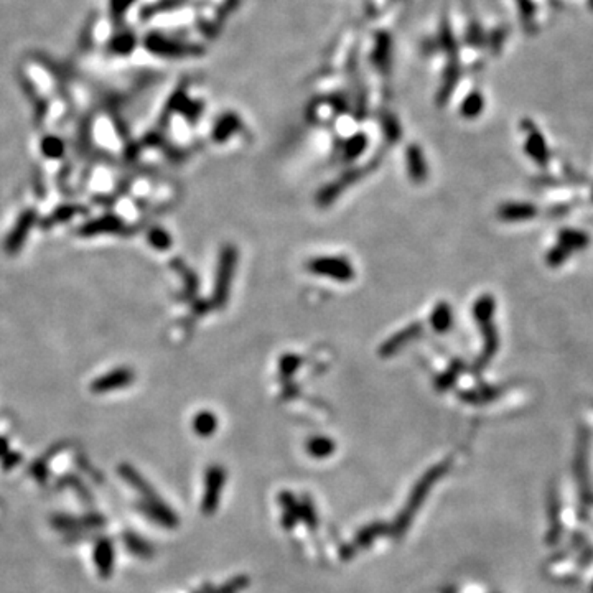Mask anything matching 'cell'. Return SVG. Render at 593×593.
Returning a JSON list of instances; mask_svg holds the SVG:
<instances>
[{
  "label": "cell",
  "mask_w": 593,
  "mask_h": 593,
  "mask_svg": "<svg viewBox=\"0 0 593 593\" xmlns=\"http://www.w3.org/2000/svg\"><path fill=\"white\" fill-rule=\"evenodd\" d=\"M446 468H449V463H442V465L433 466V468L427 471V473L424 475V478H422L420 482L416 484L414 491H412L411 498H409V501H407V506L404 508L402 515L399 516L398 523H396V526H394L396 534H402L404 531H406L407 526L411 524L412 517H414V515L417 513V509L420 508V504L424 503L425 496L429 495L432 484L437 483L438 479L442 478V475H445Z\"/></svg>",
  "instance_id": "cell-1"
},
{
  "label": "cell",
  "mask_w": 593,
  "mask_h": 593,
  "mask_svg": "<svg viewBox=\"0 0 593 593\" xmlns=\"http://www.w3.org/2000/svg\"><path fill=\"white\" fill-rule=\"evenodd\" d=\"M308 270L312 274L323 275L336 282H349L354 277V267L346 257L341 256H321L308 261Z\"/></svg>",
  "instance_id": "cell-2"
},
{
  "label": "cell",
  "mask_w": 593,
  "mask_h": 593,
  "mask_svg": "<svg viewBox=\"0 0 593 593\" xmlns=\"http://www.w3.org/2000/svg\"><path fill=\"white\" fill-rule=\"evenodd\" d=\"M237 261V252L233 246H226L221 250L218 270H216V283H215V300L216 303H226L229 289H231L233 275H235Z\"/></svg>",
  "instance_id": "cell-3"
},
{
  "label": "cell",
  "mask_w": 593,
  "mask_h": 593,
  "mask_svg": "<svg viewBox=\"0 0 593 593\" xmlns=\"http://www.w3.org/2000/svg\"><path fill=\"white\" fill-rule=\"evenodd\" d=\"M358 50V39L354 36V33L345 32L341 39L336 40V43L333 45L332 52L328 55L327 66H338V68H345L348 66L349 60L354 55V52Z\"/></svg>",
  "instance_id": "cell-4"
},
{
  "label": "cell",
  "mask_w": 593,
  "mask_h": 593,
  "mask_svg": "<svg viewBox=\"0 0 593 593\" xmlns=\"http://www.w3.org/2000/svg\"><path fill=\"white\" fill-rule=\"evenodd\" d=\"M224 479H226V475H224L223 468H219V466H211V468L208 470L206 491H204L203 498V511L206 513V515H211L216 506H218L219 493L224 484Z\"/></svg>",
  "instance_id": "cell-5"
},
{
  "label": "cell",
  "mask_w": 593,
  "mask_h": 593,
  "mask_svg": "<svg viewBox=\"0 0 593 593\" xmlns=\"http://www.w3.org/2000/svg\"><path fill=\"white\" fill-rule=\"evenodd\" d=\"M140 509L145 513V515L152 517L153 521L166 526V528H175L178 523L173 513L170 511V509L166 508L160 499L157 501L155 496H153V498H145V501H142Z\"/></svg>",
  "instance_id": "cell-6"
},
{
  "label": "cell",
  "mask_w": 593,
  "mask_h": 593,
  "mask_svg": "<svg viewBox=\"0 0 593 593\" xmlns=\"http://www.w3.org/2000/svg\"><path fill=\"white\" fill-rule=\"evenodd\" d=\"M420 333V325H411V327L404 328L402 332L396 333V335H392L389 340L384 343V346L381 348V354L384 356H391V354H394L396 352H399L402 346H406L409 341L414 340V338Z\"/></svg>",
  "instance_id": "cell-7"
},
{
  "label": "cell",
  "mask_w": 593,
  "mask_h": 593,
  "mask_svg": "<svg viewBox=\"0 0 593 593\" xmlns=\"http://www.w3.org/2000/svg\"><path fill=\"white\" fill-rule=\"evenodd\" d=\"M94 562L103 577H109L114 567V549L109 541L98 542L94 549Z\"/></svg>",
  "instance_id": "cell-8"
},
{
  "label": "cell",
  "mask_w": 593,
  "mask_h": 593,
  "mask_svg": "<svg viewBox=\"0 0 593 593\" xmlns=\"http://www.w3.org/2000/svg\"><path fill=\"white\" fill-rule=\"evenodd\" d=\"M407 169L414 182H424L427 178V165H425L424 153L417 145H411L406 152Z\"/></svg>",
  "instance_id": "cell-9"
},
{
  "label": "cell",
  "mask_w": 593,
  "mask_h": 593,
  "mask_svg": "<svg viewBox=\"0 0 593 593\" xmlns=\"http://www.w3.org/2000/svg\"><path fill=\"white\" fill-rule=\"evenodd\" d=\"M529 122V120H528ZM529 137L528 140H526V152L531 155L534 160L537 162V164L544 165L547 162V157H549V153H547V147H546V142L542 139V136L539 133L536 129H534V125L529 122Z\"/></svg>",
  "instance_id": "cell-10"
},
{
  "label": "cell",
  "mask_w": 593,
  "mask_h": 593,
  "mask_svg": "<svg viewBox=\"0 0 593 593\" xmlns=\"http://www.w3.org/2000/svg\"><path fill=\"white\" fill-rule=\"evenodd\" d=\"M536 208L532 204L526 203H509L501 206L499 216L503 219L508 221H516V219H529L536 215Z\"/></svg>",
  "instance_id": "cell-11"
},
{
  "label": "cell",
  "mask_w": 593,
  "mask_h": 593,
  "mask_svg": "<svg viewBox=\"0 0 593 593\" xmlns=\"http://www.w3.org/2000/svg\"><path fill=\"white\" fill-rule=\"evenodd\" d=\"M452 308H450V305H446L445 302H440L437 305L435 308H433L432 315H430V325H432L433 330L438 333H445L446 330L452 327Z\"/></svg>",
  "instance_id": "cell-12"
},
{
  "label": "cell",
  "mask_w": 593,
  "mask_h": 593,
  "mask_svg": "<svg viewBox=\"0 0 593 593\" xmlns=\"http://www.w3.org/2000/svg\"><path fill=\"white\" fill-rule=\"evenodd\" d=\"M239 125H241V120L239 118H236L235 114L221 116L218 122L215 124V129H213V136H215V139L218 142L228 140L229 137L239 129Z\"/></svg>",
  "instance_id": "cell-13"
},
{
  "label": "cell",
  "mask_w": 593,
  "mask_h": 593,
  "mask_svg": "<svg viewBox=\"0 0 593 593\" xmlns=\"http://www.w3.org/2000/svg\"><path fill=\"white\" fill-rule=\"evenodd\" d=\"M218 429V419L210 411L198 412L193 417V430L200 437H210Z\"/></svg>",
  "instance_id": "cell-14"
},
{
  "label": "cell",
  "mask_w": 593,
  "mask_h": 593,
  "mask_svg": "<svg viewBox=\"0 0 593 593\" xmlns=\"http://www.w3.org/2000/svg\"><path fill=\"white\" fill-rule=\"evenodd\" d=\"M132 379V373L131 371H114V373L104 376V378L96 384V389L98 391H109V389H116V387H122L125 384H129V381Z\"/></svg>",
  "instance_id": "cell-15"
},
{
  "label": "cell",
  "mask_w": 593,
  "mask_h": 593,
  "mask_svg": "<svg viewBox=\"0 0 593 593\" xmlns=\"http://www.w3.org/2000/svg\"><path fill=\"white\" fill-rule=\"evenodd\" d=\"M307 450L312 457L315 458H327L328 455L335 452V444L327 437H313L308 440Z\"/></svg>",
  "instance_id": "cell-16"
},
{
  "label": "cell",
  "mask_w": 593,
  "mask_h": 593,
  "mask_svg": "<svg viewBox=\"0 0 593 593\" xmlns=\"http://www.w3.org/2000/svg\"><path fill=\"white\" fill-rule=\"evenodd\" d=\"M493 312H495V299H493L491 295H483L482 299H478V302H476L473 307L475 319L482 325L491 323Z\"/></svg>",
  "instance_id": "cell-17"
},
{
  "label": "cell",
  "mask_w": 593,
  "mask_h": 593,
  "mask_svg": "<svg viewBox=\"0 0 593 593\" xmlns=\"http://www.w3.org/2000/svg\"><path fill=\"white\" fill-rule=\"evenodd\" d=\"M561 244L569 248L570 250L582 249L588 244V236L580 231H574V229H565V231L561 233Z\"/></svg>",
  "instance_id": "cell-18"
},
{
  "label": "cell",
  "mask_w": 593,
  "mask_h": 593,
  "mask_svg": "<svg viewBox=\"0 0 593 593\" xmlns=\"http://www.w3.org/2000/svg\"><path fill=\"white\" fill-rule=\"evenodd\" d=\"M483 106H484V101H483L482 94L471 93L468 98L465 99V103H463L460 112H462V116L471 119V118H476V116H478L479 112L483 111Z\"/></svg>",
  "instance_id": "cell-19"
},
{
  "label": "cell",
  "mask_w": 593,
  "mask_h": 593,
  "mask_svg": "<svg viewBox=\"0 0 593 593\" xmlns=\"http://www.w3.org/2000/svg\"><path fill=\"white\" fill-rule=\"evenodd\" d=\"M125 546L129 547V550L142 557H150L152 555V547H150L144 539L137 537L136 534H125Z\"/></svg>",
  "instance_id": "cell-20"
},
{
  "label": "cell",
  "mask_w": 593,
  "mask_h": 593,
  "mask_svg": "<svg viewBox=\"0 0 593 593\" xmlns=\"http://www.w3.org/2000/svg\"><path fill=\"white\" fill-rule=\"evenodd\" d=\"M366 149V137L363 136V133H358V136H353L352 139L348 140V144H346V155L348 157H358L359 153H363V150Z\"/></svg>",
  "instance_id": "cell-21"
},
{
  "label": "cell",
  "mask_w": 593,
  "mask_h": 593,
  "mask_svg": "<svg viewBox=\"0 0 593 593\" xmlns=\"http://www.w3.org/2000/svg\"><path fill=\"white\" fill-rule=\"evenodd\" d=\"M570 252L572 250L569 248H565V246L561 244L559 248L550 250L549 256H547V262H549V266H561L562 262L570 256Z\"/></svg>",
  "instance_id": "cell-22"
},
{
  "label": "cell",
  "mask_w": 593,
  "mask_h": 593,
  "mask_svg": "<svg viewBox=\"0 0 593 593\" xmlns=\"http://www.w3.org/2000/svg\"><path fill=\"white\" fill-rule=\"evenodd\" d=\"M382 528H384V526H381V524H376V526H369V528L363 529V531L358 534L356 544H358V546H367V544H369L371 541H373V539H374L376 536H378L379 532H382Z\"/></svg>",
  "instance_id": "cell-23"
},
{
  "label": "cell",
  "mask_w": 593,
  "mask_h": 593,
  "mask_svg": "<svg viewBox=\"0 0 593 593\" xmlns=\"http://www.w3.org/2000/svg\"><path fill=\"white\" fill-rule=\"evenodd\" d=\"M150 239H152L153 244L160 249H165L170 246V237L165 231H162V229H155V231L150 235Z\"/></svg>",
  "instance_id": "cell-24"
},
{
  "label": "cell",
  "mask_w": 593,
  "mask_h": 593,
  "mask_svg": "<svg viewBox=\"0 0 593 593\" xmlns=\"http://www.w3.org/2000/svg\"><path fill=\"white\" fill-rule=\"evenodd\" d=\"M592 593H593V587H592Z\"/></svg>",
  "instance_id": "cell-25"
}]
</instances>
